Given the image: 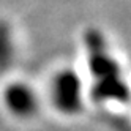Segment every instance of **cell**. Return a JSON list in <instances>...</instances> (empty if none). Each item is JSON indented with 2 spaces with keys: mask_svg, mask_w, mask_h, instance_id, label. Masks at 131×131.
Segmentation results:
<instances>
[{
  "mask_svg": "<svg viewBox=\"0 0 131 131\" xmlns=\"http://www.w3.org/2000/svg\"><path fill=\"white\" fill-rule=\"evenodd\" d=\"M52 103L62 114L74 115L82 109V82L73 70L57 73L51 85Z\"/></svg>",
  "mask_w": 131,
  "mask_h": 131,
  "instance_id": "1",
  "label": "cell"
},
{
  "mask_svg": "<svg viewBox=\"0 0 131 131\" xmlns=\"http://www.w3.org/2000/svg\"><path fill=\"white\" fill-rule=\"evenodd\" d=\"M3 98L8 111L19 118L32 117L36 112V107H38L35 92L22 82L10 84L8 89L5 90Z\"/></svg>",
  "mask_w": 131,
  "mask_h": 131,
  "instance_id": "2",
  "label": "cell"
},
{
  "mask_svg": "<svg viewBox=\"0 0 131 131\" xmlns=\"http://www.w3.org/2000/svg\"><path fill=\"white\" fill-rule=\"evenodd\" d=\"M128 87L125 81L120 78L114 79H107V81H98L93 84L92 87V96L95 101H109V100H115L125 103L128 100Z\"/></svg>",
  "mask_w": 131,
  "mask_h": 131,
  "instance_id": "3",
  "label": "cell"
},
{
  "mask_svg": "<svg viewBox=\"0 0 131 131\" xmlns=\"http://www.w3.org/2000/svg\"><path fill=\"white\" fill-rule=\"evenodd\" d=\"M13 55V46L10 38V30L5 22H0V70L6 68L10 65Z\"/></svg>",
  "mask_w": 131,
  "mask_h": 131,
  "instance_id": "4",
  "label": "cell"
}]
</instances>
